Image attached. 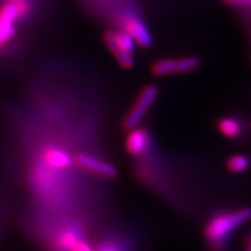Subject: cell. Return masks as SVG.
<instances>
[{"label": "cell", "mask_w": 251, "mask_h": 251, "mask_svg": "<svg viewBox=\"0 0 251 251\" xmlns=\"http://www.w3.org/2000/svg\"><path fill=\"white\" fill-rule=\"evenodd\" d=\"M251 219V209L248 207L216 213L207 222L205 237L212 251H224L231 236L238 228Z\"/></svg>", "instance_id": "obj_1"}, {"label": "cell", "mask_w": 251, "mask_h": 251, "mask_svg": "<svg viewBox=\"0 0 251 251\" xmlns=\"http://www.w3.org/2000/svg\"><path fill=\"white\" fill-rule=\"evenodd\" d=\"M157 97H158V89L155 85H147L143 87L133 103V106L130 107L129 112L127 113V115L124 119L122 127H124L125 130L129 131L134 128L139 127L141 121L143 120L147 113L151 108Z\"/></svg>", "instance_id": "obj_2"}, {"label": "cell", "mask_w": 251, "mask_h": 251, "mask_svg": "<svg viewBox=\"0 0 251 251\" xmlns=\"http://www.w3.org/2000/svg\"><path fill=\"white\" fill-rule=\"evenodd\" d=\"M118 23L120 25L121 29L127 31L129 35L135 40L137 45L144 47H149L151 45V34L147 28L146 24L141 20L139 15L133 12H124L118 19Z\"/></svg>", "instance_id": "obj_3"}, {"label": "cell", "mask_w": 251, "mask_h": 251, "mask_svg": "<svg viewBox=\"0 0 251 251\" xmlns=\"http://www.w3.org/2000/svg\"><path fill=\"white\" fill-rule=\"evenodd\" d=\"M199 59L192 56L177 59H159L151 67V71L155 76H169L172 74H186L199 67Z\"/></svg>", "instance_id": "obj_4"}, {"label": "cell", "mask_w": 251, "mask_h": 251, "mask_svg": "<svg viewBox=\"0 0 251 251\" xmlns=\"http://www.w3.org/2000/svg\"><path fill=\"white\" fill-rule=\"evenodd\" d=\"M76 161L80 168L84 170L92 172L94 175L101 176V177H108L113 178L118 174L117 168L111 163L103 161V159H99L97 157L86 155V153H80L77 156Z\"/></svg>", "instance_id": "obj_5"}, {"label": "cell", "mask_w": 251, "mask_h": 251, "mask_svg": "<svg viewBox=\"0 0 251 251\" xmlns=\"http://www.w3.org/2000/svg\"><path fill=\"white\" fill-rule=\"evenodd\" d=\"M150 133L146 128L136 127L129 130L126 140V149L131 156L143 155L150 147Z\"/></svg>", "instance_id": "obj_6"}, {"label": "cell", "mask_w": 251, "mask_h": 251, "mask_svg": "<svg viewBox=\"0 0 251 251\" xmlns=\"http://www.w3.org/2000/svg\"><path fill=\"white\" fill-rule=\"evenodd\" d=\"M219 130L229 140H240L244 133V125L241 119L236 117H226L220 119Z\"/></svg>", "instance_id": "obj_7"}, {"label": "cell", "mask_w": 251, "mask_h": 251, "mask_svg": "<svg viewBox=\"0 0 251 251\" xmlns=\"http://www.w3.org/2000/svg\"><path fill=\"white\" fill-rule=\"evenodd\" d=\"M46 157L47 162L56 168H68L72 163L70 156L61 150H49Z\"/></svg>", "instance_id": "obj_8"}, {"label": "cell", "mask_w": 251, "mask_h": 251, "mask_svg": "<svg viewBox=\"0 0 251 251\" xmlns=\"http://www.w3.org/2000/svg\"><path fill=\"white\" fill-rule=\"evenodd\" d=\"M250 165V161L247 156L244 155H234L227 161V168L229 171L234 174H241L248 170Z\"/></svg>", "instance_id": "obj_9"}, {"label": "cell", "mask_w": 251, "mask_h": 251, "mask_svg": "<svg viewBox=\"0 0 251 251\" xmlns=\"http://www.w3.org/2000/svg\"><path fill=\"white\" fill-rule=\"evenodd\" d=\"M17 35V27L15 25L7 27H0V47L5 46L12 39H14Z\"/></svg>", "instance_id": "obj_10"}, {"label": "cell", "mask_w": 251, "mask_h": 251, "mask_svg": "<svg viewBox=\"0 0 251 251\" xmlns=\"http://www.w3.org/2000/svg\"><path fill=\"white\" fill-rule=\"evenodd\" d=\"M94 251H126V248L121 243L114 241H106L100 244Z\"/></svg>", "instance_id": "obj_11"}, {"label": "cell", "mask_w": 251, "mask_h": 251, "mask_svg": "<svg viewBox=\"0 0 251 251\" xmlns=\"http://www.w3.org/2000/svg\"><path fill=\"white\" fill-rule=\"evenodd\" d=\"M228 4L235 6V7H240L243 9L251 11V0H230Z\"/></svg>", "instance_id": "obj_12"}, {"label": "cell", "mask_w": 251, "mask_h": 251, "mask_svg": "<svg viewBox=\"0 0 251 251\" xmlns=\"http://www.w3.org/2000/svg\"><path fill=\"white\" fill-rule=\"evenodd\" d=\"M72 251H94V249H92V247H91L90 244H87L86 242L79 241V242L75 246L74 250Z\"/></svg>", "instance_id": "obj_13"}, {"label": "cell", "mask_w": 251, "mask_h": 251, "mask_svg": "<svg viewBox=\"0 0 251 251\" xmlns=\"http://www.w3.org/2000/svg\"><path fill=\"white\" fill-rule=\"evenodd\" d=\"M246 242H247V244H251V233L248 234V236H247V240H246Z\"/></svg>", "instance_id": "obj_14"}, {"label": "cell", "mask_w": 251, "mask_h": 251, "mask_svg": "<svg viewBox=\"0 0 251 251\" xmlns=\"http://www.w3.org/2000/svg\"><path fill=\"white\" fill-rule=\"evenodd\" d=\"M247 251H251V244H247Z\"/></svg>", "instance_id": "obj_15"}, {"label": "cell", "mask_w": 251, "mask_h": 251, "mask_svg": "<svg viewBox=\"0 0 251 251\" xmlns=\"http://www.w3.org/2000/svg\"><path fill=\"white\" fill-rule=\"evenodd\" d=\"M9 1H18V0H9Z\"/></svg>", "instance_id": "obj_16"}, {"label": "cell", "mask_w": 251, "mask_h": 251, "mask_svg": "<svg viewBox=\"0 0 251 251\" xmlns=\"http://www.w3.org/2000/svg\"><path fill=\"white\" fill-rule=\"evenodd\" d=\"M225 1H226V2H229V1H230V0H225Z\"/></svg>", "instance_id": "obj_17"}]
</instances>
